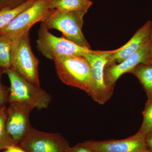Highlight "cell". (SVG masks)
Returning a JSON list of instances; mask_svg holds the SVG:
<instances>
[{"instance_id":"6da1fadb","label":"cell","mask_w":152,"mask_h":152,"mask_svg":"<svg viewBox=\"0 0 152 152\" xmlns=\"http://www.w3.org/2000/svg\"><path fill=\"white\" fill-rule=\"evenodd\" d=\"M57 75L68 86L83 90L98 102V96L89 64L83 56H63L54 60Z\"/></svg>"},{"instance_id":"7a4b0ae2","label":"cell","mask_w":152,"mask_h":152,"mask_svg":"<svg viewBox=\"0 0 152 152\" xmlns=\"http://www.w3.org/2000/svg\"><path fill=\"white\" fill-rule=\"evenodd\" d=\"M85 12H64L51 9L41 24L47 29H55L63 34V37L80 46L91 49L82 32Z\"/></svg>"},{"instance_id":"3957f363","label":"cell","mask_w":152,"mask_h":152,"mask_svg":"<svg viewBox=\"0 0 152 152\" xmlns=\"http://www.w3.org/2000/svg\"><path fill=\"white\" fill-rule=\"evenodd\" d=\"M11 69L31 83L40 87L39 75V60L33 53L29 31L12 39Z\"/></svg>"},{"instance_id":"277c9868","label":"cell","mask_w":152,"mask_h":152,"mask_svg":"<svg viewBox=\"0 0 152 152\" xmlns=\"http://www.w3.org/2000/svg\"><path fill=\"white\" fill-rule=\"evenodd\" d=\"M4 73L10 83L8 103H23L39 110L48 107L52 97L46 91L28 82L12 69H4Z\"/></svg>"},{"instance_id":"5b68a950","label":"cell","mask_w":152,"mask_h":152,"mask_svg":"<svg viewBox=\"0 0 152 152\" xmlns=\"http://www.w3.org/2000/svg\"><path fill=\"white\" fill-rule=\"evenodd\" d=\"M37 48L44 56L54 61L63 56H83L93 50L80 46L64 37H58L49 32L42 25L38 31Z\"/></svg>"},{"instance_id":"8992f818","label":"cell","mask_w":152,"mask_h":152,"mask_svg":"<svg viewBox=\"0 0 152 152\" xmlns=\"http://www.w3.org/2000/svg\"><path fill=\"white\" fill-rule=\"evenodd\" d=\"M53 0H37L32 5L19 14L10 23L0 29V34L11 39L22 35L39 22H42L50 10Z\"/></svg>"},{"instance_id":"52a82bcc","label":"cell","mask_w":152,"mask_h":152,"mask_svg":"<svg viewBox=\"0 0 152 152\" xmlns=\"http://www.w3.org/2000/svg\"><path fill=\"white\" fill-rule=\"evenodd\" d=\"M7 107L6 129L15 145H19L29 135L33 128L29 121L32 107L18 102L9 103Z\"/></svg>"},{"instance_id":"ba28073f","label":"cell","mask_w":152,"mask_h":152,"mask_svg":"<svg viewBox=\"0 0 152 152\" xmlns=\"http://www.w3.org/2000/svg\"><path fill=\"white\" fill-rule=\"evenodd\" d=\"M19 145L27 152H66L70 147L61 134L41 132L34 128Z\"/></svg>"},{"instance_id":"9c48e42d","label":"cell","mask_w":152,"mask_h":152,"mask_svg":"<svg viewBox=\"0 0 152 152\" xmlns=\"http://www.w3.org/2000/svg\"><path fill=\"white\" fill-rule=\"evenodd\" d=\"M95 152H148L145 137L137 133L127 138L104 141L88 140L80 143Z\"/></svg>"},{"instance_id":"30bf717a","label":"cell","mask_w":152,"mask_h":152,"mask_svg":"<svg viewBox=\"0 0 152 152\" xmlns=\"http://www.w3.org/2000/svg\"><path fill=\"white\" fill-rule=\"evenodd\" d=\"M113 50L95 51L83 56L89 64L98 96V103L104 104L111 97L114 88L106 86L104 80L105 68Z\"/></svg>"},{"instance_id":"8fae6325","label":"cell","mask_w":152,"mask_h":152,"mask_svg":"<svg viewBox=\"0 0 152 152\" xmlns=\"http://www.w3.org/2000/svg\"><path fill=\"white\" fill-rule=\"evenodd\" d=\"M150 39L137 51L121 62L106 66L104 73V80L106 86L114 88L116 82L121 76L126 73H130L140 64L150 61L149 54Z\"/></svg>"},{"instance_id":"7c38bea8","label":"cell","mask_w":152,"mask_h":152,"mask_svg":"<svg viewBox=\"0 0 152 152\" xmlns=\"http://www.w3.org/2000/svg\"><path fill=\"white\" fill-rule=\"evenodd\" d=\"M152 20L148 21L124 45L113 50L109 57L106 66L116 64L121 62L132 56L149 40Z\"/></svg>"},{"instance_id":"4fadbf2b","label":"cell","mask_w":152,"mask_h":152,"mask_svg":"<svg viewBox=\"0 0 152 152\" xmlns=\"http://www.w3.org/2000/svg\"><path fill=\"white\" fill-rule=\"evenodd\" d=\"M92 4L90 0H53L50 8L64 12H87Z\"/></svg>"},{"instance_id":"5bb4252c","label":"cell","mask_w":152,"mask_h":152,"mask_svg":"<svg viewBox=\"0 0 152 152\" xmlns=\"http://www.w3.org/2000/svg\"><path fill=\"white\" fill-rule=\"evenodd\" d=\"M131 73L138 79L146 93L147 96L152 95V61L140 64L135 68Z\"/></svg>"},{"instance_id":"9a60e30c","label":"cell","mask_w":152,"mask_h":152,"mask_svg":"<svg viewBox=\"0 0 152 152\" xmlns=\"http://www.w3.org/2000/svg\"><path fill=\"white\" fill-rule=\"evenodd\" d=\"M37 0H27L20 5L13 9H4L0 11V29L10 23L23 11L32 5Z\"/></svg>"},{"instance_id":"2e32d148","label":"cell","mask_w":152,"mask_h":152,"mask_svg":"<svg viewBox=\"0 0 152 152\" xmlns=\"http://www.w3.org/2000/svg\"><path fill=\"white\" fill-rule=\"evenodd\" d=\"M12 46V39L4 35L0 34V67L3 69H11Z\"/></svg>"},{"instance_id":"e0dca14e","label":"cell","mask_w":152,"mask_h":152,"mask_svg":"<svg viewBox=\"0 0 152 152\" xmlns=\"http://www.w3.org/2000/svg\"><path fill=\"white\" fill-rule=\"evenodd\" d=\"M7 107L0 109V151H4L14 144L9 137L6 129Z\"/></svg>"},{"instance_id":"ac0fdd59","label":"cell","mask_w":152,"mask_h":152,"mask_svg":"<svg viewBox=\"0 0 152 152\" xmlns=\"http://www.w3.org/2000/svg\"><path fill=\"white\" fill-rule=\"evenodd\" d=\"M148 99L142 112L143 120L138 134L145 136L152 132V95L148 96Z\"/></svg>"},{"instance_id":"d6986e66","label":"cell","mask_w":152,"mask_h":152,"mask_svg":"<svg viewBox=\"0 0 152 152\" xmlns=\"http://www.w3.org/2000/svg\"><path fill=\"white\" fill-rule=\"evenodd\" d=\"M4 74V69L0 67V109L6 107L9 102L10 94L9 88L2 83L1 77Z\"/></svg>"},{"instance_id":"ffe728a7","label":"cell","mask_w":152,"mask_h":152,"mask_svg":"<svg viewBox=\"0 0 152 152\" xmlns=\"http://www.w3.org/2000/svg\"><path fill=\"white\" fill-rule=\"evenodd\" d=\"M26 1V0H0V11L4 9L15 8Z\"/></svg>"},{"instance_id":"44dd1931","label":"cell","mask_w":152,"mask_h":152,"mask_svg":"<svg viewBox=\"0 0 152 152\" xmlns=\"http://www.w3.org/2000/svg\"><path fill=\"white\" fill-rule=\"evenodd\" d=\"M66 152H95L92 150L83 146L80 143L73 147H70L68 148Z\"/></svg>"},{"instance_id":"7402d4cb","label":"cell","mask_w":152,"mask_h":152,"mask_svg":"<svg viewBox=\"0 0 152 152\" xmlns=\"http://www.w3.org/2000/svg\"><path fill=\"white\" fill-rule=\"evenodd\" d=\"M3 152H27L19 145H13L8 148Z\"/></svg>"},{"instance_id":"603a6c76","label":"cell","mask_w":152,"mask_h":152,"mask_svg":"<svg viewBox=\"0 0 152 152\" xmlns=\"http://www.w3.org/2000/svg\"><path fill=\"white\" fill-rule=\"evenodd\" d=\"M145 141L147 146L152 152V132L145 136Z\"/></svg>"},{"instance_id":"cb8c5ba5","label":"cell","mask_w":152,"mask_h":152,"mask_svg":"<svg viewBox=\"0 0 152 152\" xmlns=\"http://www.w3.org/2000/svg\"><path fill=\"white\" fill-rule=\"evenodd\" d=\"M149 54L150 59L152 61V20L151 26V32L150 36V45L149 48Z\"/></svg>"},{"instance_id":"d4e9b609","label":"cell","mask_w":152,"mask_h":152,"mask_svg":"<svg viewBox=\"0 0 152 152\" xmlns=\"http://www.w3.org/2000/svg\"><path fill=\"white\" fill-rule=\"evenodd\" d=\"M148 152H151V151H150Z\"/></svg>"},{"instance_id":"484cf974","label":"cell","mask_w":152,"mask_h":152,"mask_svg":"<svg viewBox=\"0 0 152 152\" xmlns=\"http://www.w3.org/2000/svg\"><path fill=\"white\" fill-rule=\"evenodd\" d=\"M26 1H27V0H26Z\"/></svg>"}]
</instances>
